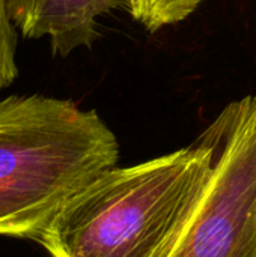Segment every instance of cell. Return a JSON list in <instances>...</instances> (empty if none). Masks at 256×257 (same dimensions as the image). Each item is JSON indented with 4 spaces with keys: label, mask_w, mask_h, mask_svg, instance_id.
<instances>
[{
    "label": "cell",
    "mask_w": 256,
    "mask_h": 257,
    "mask_svg": "<svg viewBox=\"0 0 256 257\" xmlns=\"http://www.w3.org/2000/svg\"><path fill=\"white\" fill-rule=\"evenodd\" d=\"M213 170V148L186 149L113 167L53 217L38 242L51 257H167Z\"/></svg>",
    "instance_id": "1"
},
{
    "label": "cell",
    "mask_w": 256,
    "mask_h": 257,
    "mask_svg": "<svg viewBox=\"0 0 256 257\" xmlns=\"http://www.w3.org/2000/svg\"><path fill=\"white\" fill-rule=\"evenodd\" d=\"M118 157V140L95 110L44 95L0 99V236L38 241Z\"/></svg>",
    "instance_id": "2"
},
{
    "label": "cell",
    "mask_w": 256,
    "mask_h": 257,
    "mask_svg": "<svg viewBox=\"0 0 256 257\" xmlns=\"http://www.w3.org/2000/svg\"><path fill=\"white\" fill-rule=\"evenodd\" d=\"M202 139L211 178L167 257H256V96L229 104Z\"/></svg>",
    "instance_id": "3"
},
{
    "label": "cell",
    "mask_w": 256,
    "mask_h": 257,
    "mask_svg": "<svg viewBox=\"0 0 256 257\" xmlns=\"http://www.w3.org/2000/svg\"><path fill=\"white\" fill-rule=\"evenodd\" d=\"M128 0H8V12L23 38L47 36L54 56L89 48L100 36L97 20Z\"/></svg>",
    "instance_id": "4"
},
{
    "label": "cell",
    "mask_w": 256,
    "mask_h": 257,
    "mask_svg": "<svg viewBox=\"0 0 256 257\" xmlns=\"http://www.w3.org/2000/svg\"><path fill=\"white\" fill-rule=\"evenodd\" d=\"M202 0H128L131 17L151 33L186 20Z\"/></svg>",
    "instance_id": "5"
},
{
    "label": "cell",
    "mask_w": 256,
    "mask_h": 257,
    "mask_svg": "<svg viewBox=\"0 0 256 257\" xmlns=\"http://www.w3.org/2000/svg\"><path fill=\"white\" fill-rule=\"evenodd\" d=\"M15 51L17 27L8 12V0H0V92L9 87L18 77Z\"/></svg>",
    "instance_id": "6"
}]
</instances>
